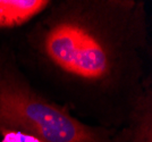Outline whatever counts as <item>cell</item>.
<instances>
[{
	"label": "cell",
	"mask_w": 152,
	"mask_h": 142,
	"mask_svg": "<svg viewBox=\"0 0 152 142\" xmlns=\"http://www.w3.org/2000/svg\"><path fill=\"white\" fill-rule=\"evenodd\" d=\"M24 43L61 103L111 131L123 125L149 75V15L142 0L52 1Z\"/></svg>",
	"instance_id": "1"
},
{
	"label": "cell",
	"mask_w": 152,
	"mask_h": 142,
	"mask_svg": "<svg viewBox=\"0 0 152 142\" xmlns=\"http://www.w3.org/2000/svg\"><path fill=\"white\" fill-rule=\"evenodd\" d=\"M115 131L84 122L31 82L15 52L0 45V136L33 142H111Z\"/></svg>",
	"instance_id": "2"
},
{
	"label": "cell",
	"mask_w": 152,
	"mask_h": 142,
	"mask_svg": "<svg viewBox=\"0 0 152 142\" xmlns=\"http://www.w3.org/2000/svg\"><path fill=\"white\" fill-rule=\"evenodd\" d=\"M111 142H152V78L146 76L127 116Z\"/></svg>",
	"instance_id": "3"
},
{
	"label": "cell",
	"mask_w": 152,
	"mask_h": 142,
	"mask_svg": "<svg viewBox=\"0 0 152 142\" xmlns=\"http://www.w3.org/2000/svg\"><path fill=\"white\" fill-rule=\"evenodd\" d=\"M51 0H0V30H10L37 20Z\"/></svg>",
	"instance_id": "4"
},
{
	"label": "cell",
	"mask_w": 152,
	"mask_h": 142,
	"mask_svg": "<svg viewBox=\"0 0 152 142\" xmlns=\"http://www.w3.org/2000/svg\"><path fill=\"white\" fill-rule=\"evenodd\" d=\"M0 142H33V141L26 140L24 138H19V136H7V138H2Z\"/></svg>",
	"instance_id": "5"
}]
</instances>
